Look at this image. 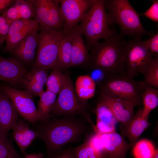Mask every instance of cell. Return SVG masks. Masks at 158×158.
Masks as SVG:
<instances>
[{
  "label": "cell",
  "mask_w": 158,
  "mask_h": 158,
  "mask_svg": "<svg viewBox=\"0 0 158 158\" xmlns=\"http://www.w3.org/2000/svg\"><path fill=\"white\" fill-rule=\"evenodd\" d=\"M99 100L110 108L118 122L123 125H127L134 116V103L111 97L100 93Z\"/></svg>",
  "instance_id": "cell-15"
},
{
  "label": "cell",
  "mask_w": 158,
  "mask_h": 158,
  "mask_svg": "<svg viewBox=\"0 0 158 158\" xmlns=\"http://www.w3.org/2000/svg\"><path fill=\"white\" fill-rule=\"evenodd\" d=\"M53 158H77L74 150H66L55 155Z\"/></svg>",
  "instance_id": "cell-38"
},
{
  "label": "cell",
  "mask_w": 158,
  "mask_h": 158,
  "mask_svg": "<svg viewBox=\"0 0 158 158\" xmlns=\"http://www.w3.org/2000/svg\"><path fill=\"white\" fill-rule=\"evenodd\" d=\"M56 95L48 90L43 91L39 96L37 110L44 120L48 119L51 116L50 112L55 103Z\"/></svg>",
  "instance_id": "cell-25"
},
{
  "label": "cell",
  "mask_w": 158,
  "mask_h": 158,
  "mask_svg": "<svg viewBox=\"0 0 158 158\" xmlns=\"http://www.w3.org/2000/svg\"><path fill=\"white\" fill-rule=\"evenodd\" d=\"M10 25L0 16V45L5 41Z\"/></svg>",
  "instance_id": "cell-37"
},
{
  "label": "cell",
  "mask_w": 158,
  "mask_h": 158,
  "mask_svg": "<svg viewBox=\"0 0 158 158\" xmlns=\"http://www.w3.org/2000/svg\"><path fill=\"white\" fill-rule=\"evenodd\" d=\"M134 78L126 72L108 76L102 84L100 93L140 105L146 84Z\"/></svg>",
  "instance_id": "cell-5"
},
{
  "label": "cell",
  "mask_w": 158,
  "mask_h": 158,
  "mask_svg": "<svg viewBox=\"0 0 158 158\" xmlns=\"http://www.w3.org/2000/svg\"><path fill=\"white\" fill-rule=\"evenodd\" d=\"M0 158H24L7 138L0 136Z\"/></svg>",
  "instance_id": "cell-30"
},
{
  "label": "cell",
  "mask_w": 158,
  "mask_h": 158,
  "mask_svg": "<svg viewBox=\"0 0 158 158\" xmlns=\"http://www.w3.org/2000/svg\"><path fill=\"white\" fill-rule=\"evenodd\" d=\"M72 43L71 66L83 64L89 59L87 48L78 25L71 31Z\"/></svg>",
  "instance_id": "cell-22"
},
{
  "label": "cell",
  "mask_w": 158,
  "mask_h": 158,
  "mask_svg": "<svg viewBox=\"0 0 158 158\" xmlns=\"http://www.w3.org/2000/svg\"><path fill=\"white\" fill-rule=\"evenodd\" d=\"M39 27L27 35L12 51L21 61L26 63L35 59L39 37Z\"/></svg>",
  "instance_id": "cell-19"
},
{
  "label": "cell",
  "mask_w": 158,
  "mask_h": 158,
  "mask_svg": "<svg viewBox=\"0 0 158 158\" xmlns=\"http://www.w3.org/2000/svg\"><path fill=\"white\" fill-rule=\"evenodd\" d=\"M83 100L77 96L72 81L66 75L63 87L59 93L50 115L70 116L82 113L85 105Z\"/></svg>",
  "instance_id": "cell-9"
},
{
  "label": "cell",
  "mask_w": 158,
  "mask_h": 158,
  "mask_svg": "<svg viewBox=\"0 0 158 158\" xmlns=\"http://www.w3.org/2000/svg\"><path fill=\"white\" fill-rule=\"evenodd\" d=\"M123 47L121 36L116 34L103 42H98L92 49L90 57L91 64L107 77L125 72Z\"/></svg>",
  "instance_id": "cell-2"
},
{
  "label": "cell",
  "mask_w": 158,
  "mask_h": 158,
  "mask_svg": "<svg viewBox=\"0 0 158 158\" xmlns=\"http://www.w3.org/2000/svg\"><path fill=\"white\" fill-rule=\"evenodd\" d=\"M47 70L32 68L24 80L26 91L33 97L39 96L44 91V86L48 77Z\"/></svg>",
  "instance_id": "cell-21"
},
{
  "label": "cell",
  "mask_w": 158,
  "mask_h": 158,
  "mask_svg": "<svg viewBox=\"0 0 158 158\" xmlns=\"http://www.w3.org/2000/svg\"><path fill=\"white\" fill-rule=\"evenodd\" d=\"M101 134L100 138L107 158H125L130 148L123 136L116 132Z\"/></svg>",
  "instance_id": "cell-16"
},
{
  "label": "cell",
  "mask_w": 158,
  "mask_h": 158,
  "mask_svg": "<svg viewBox=\"0 0 158 158\" xmlns=\"http://www.w3.org/2000/svg\"><path fill=\"white\" fill-rule=\"evenodd\" d=\"M18 115L11 98L0 86V136L7 138Z\"/></svg>",
  "instance_id": "cell-14"
},
{
  "label": "cell",
  "mask_w": 158,
  "mask_h": 158,
  "mask_svg": "<svg viewBox=\"0 0 158 158\" xmlns=\"http://www.w3.org/2000/svg\"><path fill=\"white\" fill-rule=\"evenodd\" d=\"M72 49L71 32H64L58 51V66L59 69H64L71 66Z\"/></svg>",
  "instance_id": "cell-23"
},
{
  "label": "cell",
  "mask_w": 158,
  "mask_h": 158,
  "mask_svg": "<svg viewBox=\"0 0 158 158\" xmlns=\"http://www.w3.org/2000/svg\"><path fill=\"white\" fill-rule=\"evenodd\" d=\"M126 72L134 78L138 74H143L153 63L155 58L141 39L135 37L128 42L123 41Z\"/></svg>",
  "instance_id": "cell-7"
},
{
  "label": "cell",
  "mask_w": 158,
  "mask_h": 158,
  "mask_svg": "<svg viewBox=\"0 0 158 158\" xmlns=\"http://www.w3.org/2000/svg\"><path fill=\"white\" fill-rule=\"evenodd\" d=\"M29 71L18 60L0 55V80L6 82L12 87L25 89L24 80Z\"/></svg>",
  "instance_id": "cell-11"
},
{
  "label": "cell",
  "mask_w": 158,
  "mask_h": 158,
  "mask_svg": "<svg viewBox=\"0 0 158 158\" xmlns=\"http://www.w3.org/2000/svg\"><path fill=\"white\" fill-rule=\"evenodd\" d=\"M96 123L93 126L95 132L102 134L116 132V125L118 122L109 107L99 100L95 109Z\"/></svg>",
  "instance_id": "cell-18"
},
{
  "label": "cell",
  "mask_w": 158,
  "mask_h": 158,
  "mask_svg": "<svg viewBox=\"0 0 158 158\" xmlns=\"http://www.w3.org/2000/svg\"><path fill=\"white\" fill-rule=\"evenodd\" d=\"M133 146V153L135 158H151L156 150L152 142L147 139L137 141Z\"/></svg>",
  "instance_id": "cell-27"
},
{
  "label": "cell",
  "mask_w": 158,
  "mask_h": 158,
  "mask_svg": "<svg viewBox=\"0 0 158 158\" xmlns=\"http://www.w3.org/2000/svg\"><path fill=\"white\" fill-rule=\"evenodd\" d=\"M100 135V134L95 133L91 135L86 141L95 151L106 157Z\"/></svg>",
  "instance_id": "cell-33"
},
{
  "label": "cell",
  "mask_w": 158,
  "mask_h": 158,
  "mask_svg": "<svg viewBox=\"0 0 158 158\" xmlns=\"http://www.w3.org/2000/svg\"><path fill=\"white\" fill-rule=\"evenodd\" d=\"M14 139L24 156L27 154L26 150L33 141L37 138L36 130L29 127V123L22 119H18L11 129Z\"/></svg>",
  "instance_id": "cell-20"
},
{
  "label": "cell",
  "mask_w": 158,
  "mask_h": 158,
  "mask_svg": "<svg viewBox=\"0 0 158 158\" xmlns=\"http://www.w3.org/2000/svg\"><path fill=\"white\" fill-rule=\"evenodd\" d=\"M74 150L77 158H106L95 151L86 141Z\"/></svg>",
  "instance_id": "cell-32"
},
{
  "label": "cell",
  "mask_w": 158,
  "mask_h": 158,
  "mask_svg": "<svg viewBox=\"0 0 158 158\" xmlns=\"http://www.w3.org/2000/svg\"><path fill=\"white\" fill-rule=\"evenodd\" d=\"M105 0H93L78 27L86 40L88 49H92L101 39L105 40L116 34L109 27Z\"/></svg>",
  "instance_id": "cell-3"
},
{
  "label": "cell",
  "mask_w": 158,
  "mask_h": 158,
  "mask_svg": "<svg viewBox=\"0 0 158 158\" xmlns=\"http://www.w3.org/2000/svg\"><path fill=\"white\" fill-rule=\"evenodd\" d=\"M13 5L18 9L21 19H31L35 16V8L30 0H16Z\"/></svg>",
  "instance_id": "cell-29"
},
{
  "label": "cell",
  "mask_w": 158,
  "mask_h": 158,
  "mask_svg": "<svg viewBox=\"0 0 158 158\" xmlns=\"http://www.w3.org/2000/svg\"><path fill=\"white\" fill-rule=\"evenodd\" d=\"M151 53L154 56L158 55V31L150 39L143 41Z\"/></svg>",
  "instance_id": "cell-36"
},
{
  "label": "cell",
  "mask_w": 158,
  "mask_h": 158,
  "mask_svg": "<svg viewBox=\"0 0 158 158\" xmlns=\"http://www.w3.org/2000/svg\"><path fill=\"white\" fill-rule=\"evenodd\" d=\"M49 118L41 120L42 123L36 130L37 138L44 142L50 153L54 154L66 144L77 140L85 130L84 123L77 119Z\"/></svg>",
  "instance_id": "cell-1"
},
{
  "label": "cell",
  "mask_w": 158,
  "mask_h": 158,
  "mask_svg": "<svg viewBox=\"0 0 158 158\" xmlns=\"http://www.w3.org/2000/svg\"><path fill=\"white\" fill-rule=\"evenodd\" d=\"M153 63L143 75V81L146 84L158 88V55L155 56Z\"/></svg>",
  "instance_id": "cell-31"
},
{
  "label": "cell",
  "mask_w": 158,
  "mask_h": 158,
  "mask_svg": "<svg viewBox=\"0 0 158 158\" xmlns=\"http://www.w3.org/2000/svg\"><path fill=\"white\" fill-rule=\"evenodd\" d=\"M93 1V0H60V7L64 20V32H70L77 25Z\"/></svg>",
  "instance_id": "cell-12"
},
{
  "label": "cell",
  "mask_w": 158,
  "mask_h": 158,
  "mask_svg": "<svg viewBox=\"0 0 158 158\" xmlns=\"http://www.w3.org/2000/svg\"><path fill=\"white\" fill-rule=\"evenodd\" d=\"M151 6L144 13L139 14L149 18L156 23L158 22V0H152Z\"/></svg>",
  "instance_id": "cell-35"
},
{
  "label": "cell",
  "mask_w": 158,
  "mask_h": 158,
  "mask_svg": "<svg viewBox=\"0 0 158 158\" xmlns=\"http://www.w3.org/2000/svg\"><path fill=\"white\" fill-rule=\"evenodd\" d=\"M34 6L35 20L42 28L63 31L64 20L59 5L60 0H30Z\"/></svg>",
  "instance_id": "cell-8"
},
{
  "label": "cell",
  "mask_w": 158,
  "mask_h": 158,
  "mask_svg": "<svg viewBox=\"0 0 158 158\" xmlns=\"http://www.w3.org/2000/svg\"><path fill=\"white\" fill-rule=\"evenodd\" d=\"M24 158H43L42 153H33L31 154H27L24 156Z\"/></svg>",
  "instance_id": "cell-40"
},
{
  "label": "cell",
  "mask_w": 158,
  "mask_h": 158,
  "mask_svg": "<svg viewBox=\"0 0 158 158\" xmlns=\"http://www.w3.org/2000/svg\"><path fill=\"white\" fill-rule=\"evenodd\" d=\"M151 158H158V150L157 148L156 149L155 153Z\"/></svg>",
  "instance_id": "cell-41"
},
{
  "label": "cell",
  "mask_w": 158,
  "mask_h": 158,
  "mask_svg": "<svg viewBox=\"0 0 158 158\" xmlns=\"http://www.w3.org/2000/svg\"><path fill=\"white\" fill-rule=\"evenodd\" d=\"M107 16L110 25L117 24L121 34L141 37L150 35L142 25L139 14L127 0H105Z\"/></svg>",
  "instance_id": "cell-4"
},
{
  "label": "cell",
  "mask_w": 158,
  "mask_h": 158,
  "mask_svg": "<svg viewBox=\"0 0 158 158\" xmlns=\"http://www.w3.org/2000/svg\"><path fill=\"white\" fill-rule=\"evenodd\" d=\"M75 85L76 94L81 99L85 100L95 95L96 83L91 76L88 75L79 76L76 79Z\"/></svg>",
  "instance_id": "cell-24"
},
{
  "label": "cell",
  "mask_w": 158,
  "mask_h": 158,
  "mask_svg": "<svg viewBox=\"0 0 158 158\" xmlns=\"http://www.w3.org/2000/svg\"><path fill=\"white\" fill-rule=\"evenodd\" d=\"M143 109L144 113L149 114L158 105V90L150 85L146 84L142 95Z\"/></svg>",
  "instance_id": "cell-26"
},
{
  "label": "cell",
  "mask_w": 158,
  "mask_h": 158,
  "mask_svg": "<svg viewBox=\"0 0 158 158\" xmlns=\"http://www.w3.org/2000/svg\"><path fill=\"white\" fill-rule=\"evenodd\" d=\"M149 115L144 112L143 109H140L127 125L121 124L120 130L121 134L129 140L130 147L135 145L140 135L149 126Z\"/></svg>",
  "instance_id": "cell-17"
},
{
  "label": "cell",
  "mask_w": 158,
  "mask_h": 158,
  "mask_svg": "<svg viewBox=\"0 0 158 158\" xmlns=\"http://www.w3.org/2000/svg\"><path fill=\"white\" fill-rule=\"evenodd\" d=\"M63 33V31L42 28L39 32L36 59L32 68L59 69L58 66V53Z\"/></svg>",
  "instance_id": "cell-6"
},
{
  "label": "cell",
  "mask_w": 158,
  "mask_h": 158,
  "mask_svg": "<svg viewBox=\"0 0 158 158\" xmlns=\"http://www.w3.org/2000/svg\"><path fill=\"white\" fill-rule=\"evenodd\" d=\"M60 70H53L48 76L46 84L47 90L56 95L59 93L64 84L66 75L63 74Z\"/></svg>",
  "instance_id": "cell-28"
},
{
  "label": "cell",
  "mask_w": 158,
  "mask_h": 158,
  "mask_svg": "<svg viewBox=\"0 0 158 158\" xmlns=\"http://www.w3.org/2000/svg\"><path fill=\"white\" fill-rule=\"evenodd\" d=\"M1 16L6 22L10 25L16 20L21 19L18 9L13 4L3 12Z\"/></svg>",
  "instance_id": "cell-34"
},
{
  "label": "cell",
  "mask_w": 158,
  "mask_h": 158,
  "mask_svg": "<svg viewBox=\"0 0 158 158\" xmlns=\"http://www.w3.org/2000/svg\"><path fill=\"white\" fill-rule=\"evenodd\" d=\"M15 0H0V13H2L6 9L12 6Z\"/></svg>",
  "instance_id": "cell-39"
},
{
  "label": "cell",
  "mask_w": 158,
  "mask_h": 158,
  "mask_svg": "<svg viewBox=\"0 0 158 158\" xmlns=\"http://www.w3.org/2000/svg\"><path fill=\"white\" fill-rule=\"evenodd\" d=\"M0 86L11 98L18 114L24 120L32 123L44 120L37 110L33 97L27 91L13 88L7 85Z\"/></svg>",
  "instance_id": "cell-10"
},
{
  "label": "cell",
  "mask_w": 158,
  "mask_h": 158,
  "mask_svg": "<svg viewBox=\"0 0 158 158\" xmlns=\"http://www.w3.org/2000/svg\"><path fill=\"white\" fill-rule=\"evenodd\" d=\"M39 27L35 20L20 19L10 25L5 42V51L11 52L29 34Z\"/></svg>",
  "instance_id": "cell-13"
}]
</instances>
